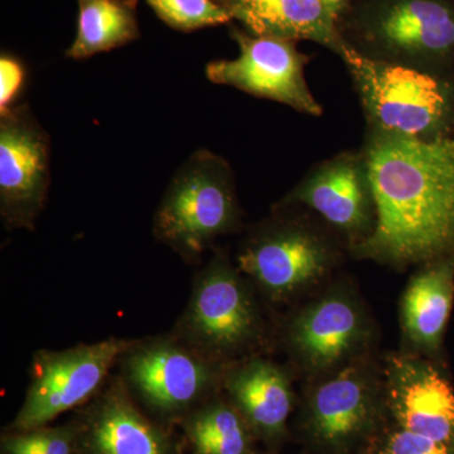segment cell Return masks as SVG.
<instances>
[{"instance_id": "6da1fadb", "label": "cell", "mask_w": 454, "mask_h": 454, "mask_svg": "<svg viewBox=\"0 0 454 454\" xmlns=\"http://www.w3.org/2000/svg\"><path fill=\"white\" fill-rule=\"evenodd\" d=\"M364 157L375 223L358 252L399 264L454 256L453 137L376 131Z\"/></svg>"}, {"instance_id": "7a4b0ae2", "label": "cell", "mask_w": 454, "mask_h": 454, "mask_svg": "<svg viewBox=\"0 0 454 454\" xmlns=\"http://www.w3.org/2000/svg\"><path fill=\"white\" fill-rule=\"evenodd\" d=\"M337 29L372 59L424 71L454 67V0H352Z\"/></svg>"}, {"instance_id": "3957f363", "label": "cell", "mask_w": 454, "mask_h": 454, "mask_svg": "<svg viewBox=\"0 0 454 454\" xmlns=\"http://www.w3.org/2000/svg\"><path fill=\"white\" fill-rule=\"evenodd\" d=\"M339 55L356 82L367 118L378 133L424 140L450 136L452 82L429 71L372 59L346 42Z\"/></svg>"}, {"instance_id": "277c9868", "label": "cell", "mask_w": 454, "mask_h": 454, "mask_svg": "<svg viewBox=\"0 0 454 454\" xmlns=\"http://www.w3.org/2000/svg\"><path fill=\"white\" fill-rule=\"evenodd\" d=\"M229 163L201 149L182 164L154 217V235L186 262H193L238 221Z\"/></svg>"}, {"instance_id": "5b68a950", "label": "cell", "mask_w": 454, "mask_h": 454, "mask_svg": "<svg viewBox=\"0 0 454 454\" xmlns=\"http://www.w3.org/2000/svg\"><path fill=\"white\" fill-rule=\"evenodd\" d=\"M133 343L112 337L90 345L38 351L33 360L31 384L12 428L16 432L42 428L88 402Z\"/></svg>"}, {"instance_id": "8992f818", "label": "cell", "mask_w": 454, "mask_h": 454, "mask_svg": "<svg viewBox=\"0 0 454 454\" xmlns=\"http://www.w3.org/2000/svg\"><path fill=\"white\" fill-rule=\"evenodd\" d=\"M178 330L179 340L210 360L245 348L258 334L255 304L241 278L220 256L197 274Z\"/></svg>"}, {"instance_id": "52a82bcc", "label": "cell", "mask_w": 454, "mask_h": 454, "mask_svg": "<svg viewBox=\"0 0 454 454\" xmlns=\"http://www.w3.org/2000/svg\"><path fill=\"white\" fill-rule=\"evenodd\" d=\"M0 114V215L9 229L33 230L49 193L50 137L26 104Z\"/></svg>"}, {"instance_id": "ba28073f", "label": "cell", "mask_w": 454, "mask_h": 454, "mask_svg": "<svg viewBox=\"0 0 454 454\" xmlns=\"http://www.w3.org/2000/svg\"><path fill=\"white\" fill-rule=\"evenodd\" d=\"M125 385L152 411L184 413L211 389L215 370L182 340L158 337L134 342L121 358Z\"/></svg>"}, {"instance_id": "9c48e42d", "label": "cell", "mask_w": 454, "mask_h": 454, "mask_svg": "<svg viewBox=\"0 0 454 454\" xmlns=\"http://www.w3.org/2000/svg\"><path fill=\"white\" fill-rule=\"evenodd\" d=\"M231 37L240 55L230 61L210 62L206 76L211 82L232 86L309 115H321L322 107L304 77L309 57L297 50L295 42L254 35L238 28H232Z\"/></svg>"}, {"instance_id": "30bf717a", "label": "cell", "mask_w": 454, "mask_h": 454, "mask_svg": "<svg viewBox=\"0 0 454 454\" xmlns=\"http://www.w3.org/2000/svg\"><path fill=\"white\" fill-rule=\"evenodd\" d=\"M328 252L307 230L277 226L254 236L239 255V267L273 298H286L325 273Z\"/></svg>"}, {"instance_id": "8fae6325", "label": "cell", "mask_w": 454, "mask_h": 454, "mask_svg": "<svg viewBox=\"0 0 454 454\" xmlns=\"http://www.w3.org/2000/svg\"><path fill=\"white\" fill-rule=\"evenodd\" d=\"M288 201L309 206L348 234L363 232L375 211L365 157L342 153L319 164L293 191Z\"/></svg>"}, {"instance_id": "7c38bea8", "label": "cell", "mask_w": 454, "mask_h": 454, "mask_svg": "<svg viewBox=\"0 0 454 454\" xmlns=\"http://www.w3.org/2000/svg\"><path fill=\"white\" fill-rule=\"evenodd\" d=\"M390 399L403 429L450 443L454 439V390L429 364L395 360L389 375Z\"/></svg>"}, {"instance_id": "4fadbf2b", "label": "cell", "mask_w": 454, "mask_h": 454, "mask_svg": "<svg viewBox=\"0 0 454 454\" xmlns=\"http://www.w3.org/2000/svg\"><path fill=\"white\" fill-rule=\"evenodd\" d=\"M229 13L254 35L313 41L337 53L345 43L319 0H238Z\"/></svg>"}, {"instance_id": "5bb4252c", "label": "cell", "mask_w": 454, "mask_h": 454, "mask_svg": "<svg viewBox=\"0 0 454 454\" xmlns=\"http://www.w3.org/2000/svg\"><path fill=\"white\" fill-rule=\"evenodd\" d=\"M121 382L112 385L92 411L86 432L89 454H167L166 438L140 413Z\"/></svg>"}, {"instance_id": "9a60e30c", "label": "cell", "mask_w": 454, "mask_h": 454, "mask_svg": "<svg viewBox=\"0 0 454 454\" xmlns=\"http://www.w3.org/2000/svg\"><path fill=\"white\" fill-rule=\"evenodd\" d=\"M361 325L360 315L351 301L337 295L327 297L295 319L292 343L310 365L331 366L355 348Z\"/></svg>"}, {"instance_id": "2e32d148", "label": "cell", "mask_w": 454, "mask_h": 454, "mask_svg": "<svg viewBox=\"0 0 454 454\" xmlns=\"http://www.w3.org/2000/svg\"><path fill=\"white\" fill-rule=\"evenodd\" d=\"M227 391L254 428L278 434L292 411V390L286 373L269 361H249L226 380Z\"/></svg>"}, {"instance_id": "e0dca14e", "label": "cell", "mask_w": 454, "mask_h": 454, "mask_svg": "<svg viewBox=\"0 0 454 454\" xmlns=\"http://www.w3.org/2000/svg\"><path fill=\"white\" fill-rule=\"evenodd\" d=\"M454 300V256L433 260L411 279L403 300V318L417 345L437 348Z\"/></svg>"}, {"instance_id": "ac0fdd59", "label": "cell", "mask_w": 454, "mask_h": 454, "mask_svg": "<svg viewBox=\"0 0 454 454\" xmlns=\"http://www.w3.org/2000/svg\"><path fill=\"white\" fill-rule=\"evenodd\" d=\"M367 415V385L354 370H346L325 382L313 396V427L319 438L330 443H339L356 434Z\"/></svg>"}, {"instance_id": "d6986e66", "label": "cell", "mask_w": 454, "mask_h": 454, "mask_svg": "<svg viewBox=\"0 0 454 454\" xmlns=\"http://www.w3.org/2000/svg\"><path fill=\"white\" fill-rule=\"evenodd\" d=\"M76 37L66 51L73 59H89L139 37L136 0H77Z\"/></svg>"}, {"instance_id": "ffe728a7", "label": "cell", "mask_w": 454, "mask_h": 454, "mask_svg": "<svg viewBox=\"0 0 454 454\" xmlns=\"http://www.w3.org/2000/svg\"><path fill=\"white\" fill-rule=\"evenodd\" d=\"M195 454H247L249 435L234 408L215 402L192 414L186 426Z\"/></svg>"}, {"instance_id": "44dd1931", "label": "cell", "mask_w": 454, "mask_h": 454, "mask_svg": "<svg viewBox=\"0 0 454 454\" xmlns=\"http://www.w3.org/2000/svg\"><path fill=\"white\" fill-rule=\"evenodd\" d=\"M166 25L182 32L223 25L232 20L225 8L212 0H145Z\"/></svg>"}, {"instance_id": "7402d4cb", "label": "cell", "mask_w": 454, "mask_h": 454, "mask_svg": "<svg viewBox=\"0 0 454 454\" xmlns=\"http://www.w3.org/2000/svg\"><path fill=\"white\" fill-rule=\"evenodd\" d=\"M76 432L68 427L23 430L3 437V454H74Z\"/></svg>"}, {"instance_id": "603a6c76", "label": "cell", "mask_w": 454, "mask_h": 454, "mask_svg": "<svg viewBox=\"0 0 454 454\" xmlns=\"http://www.w3.org/2000/svg\"><path fill=\"white\" fill-rule=\"evenodd\" d=\"M385 454H450L448 444L402 429L387 442Z\"/></svg>"}, {"instance_id": "cb8c5ba5", "label": "cell", "mask_w": 454, "mask_h": 454, "mask_svg": "<svg viewBox=\"0 0 454 454\" xmlns=\"http://www.w3.org/2000/svg\"><path fill=\"white\" fill-rule=\"evenodd\" d=\"M25 67L14 57L0 59V112L13 106V100L25 82Z\"/></svg>"}, {"instance_id": "d4e9b609", "label": "cell", "mask_w": 454, "mask_h": 454, "mask_svg": "<svg viewBox=\"0 0 454 454\" xmlns=\"http://www.w3.org/2000/svg\"><path fill=\"white\" fill-rule=\"evenodd\" d=\"M319 2L324 4L325 11H327V13L330 14L337 25L340 17L342 16L343 12L351 4L352 0H319Z\"/></svg>"}, {"instance_id": "484cf974", "label": "cell", "mask_w": 454, "mask_h": 454, "mask_svg": "<svg viewBox=\"0 0 454 454\" xmlns=\"http://www.w3.org/2000/svg\"><path fill=\"white\" fill-rule=\"evenodd\" d=\"M212 2L216 3V4H219L221 7L225 8L226 11H229V9L231 8L238 0H212Z\"/></svg>"}]
</instances>
